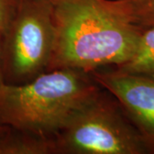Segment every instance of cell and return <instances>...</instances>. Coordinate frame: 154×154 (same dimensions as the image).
Returning a JSON list of instances; mask_svg holds the SVG:
<instances>
[{"label":"cell","instance_id":"1","mask_svg":"<svg viewBox=\"0 0 154 154\" xmlns=\"http://www.w3.org/2000/svg\"><path fill=\"white\" fill-rule=\"evenodd\" d=\"M54 46L47 71L91 73L117 67L137 47L143 28L124 21L106 0H54Z\"/></svg>","mask_w":154,"mask_h":154},{"label":"cell","instance_id":"2","mask_svg":"<svg viewBox=\"0 0 154 154\" xmlns=\"http://www.w3.org/2000/svg\"><path fill=\"white\" fill-rule=\"evenodd\" d=\"M101 89L90 73L46 71L28 82L0 87V125L53 137Z\"/></svg>","mask_w":154,"mask_h":154},{"label":"cell","instance_id":"3","mask_svg":"<svg viewBox=\"0 0 154 154\" xmlns=\"http://www.w3.org/2000/svg\"><path fill=\"white\" fill-rule=\"evenodd\" d=\"M56 154H151L119 102L101 88L53 136Z\"/></svg>","mask_w":154,"mask_h":154},{"label":"cell","instance_id":"4","mask_svg":"<svg viewBox=\"0 0 154 154\" xmlns=\"http://www.w3.org/2000/svg\"><path fill=\"white\" fill-rule=\"evenodd\" d=\"M55 40L52 2L18 0L1 34V68L6 84L28 82L47 71Z\"/></svg>","mask_w":154,"mask_h":154},{"label":"cell","instance_id":"5","mask_svg":"<svg viewBox=\"0 0 154 154\" xmlns=\"http://www.w3.org/2000/svg\"><path fill=\"white\" fill-rule=\"evenodd\" d=\"M96 83L112 94L154 153V77L116 69L91 73Z\"/></svg>","mask_w":154,"mask_h":154},{"label":"cell","instance_id":"6","mask_svg":"<svg viewBox=\"0 0 154 154\" xmlns=\"http://www.w3.org/2000/svg\"><path fill=\"white\" fill-rule=\"evenodd\" d=\"M0 154H56L54 140L5 126L0 133Z\"/></svg>","mask_w":154,"mask_h":154},{"label":"cell","instance_id":"7","mask_svg":"<svg viewBox=\"0 0 154 154\" xmlns=\"http://www.w3.org/2000/svg\"><path fill=\"white\" fill-rule=\"evenodd\" d=\"M114 68L125 73L154 77V25L143 28L132 57Z\"/></svg>","mask_w":154,"mask_h":154},{"label":"cell","instance_id":"8","mask_svg":"<svg viewBox=\"0 0 154 154\" xmlns=\"http://www.w3.org/2000/svg\"><path fill=\"white\" fill-rule=\"evenodd\" d=\"M110 10L124 21L141 28L154 25V0H106Z\"/></svg>","mask_w":154,"mask_h":154},{"label":"cell","instance_id":"9","mask_svg":"<svg viewBox=\"0 0 154 154\" xmlns=\"http://www.w3.org/2000/svg\"><path fill=\"white\" fill-rule=\"evenodd\" d=\"M18 0H0V33H4L16 11Z\"/></svg>","mask_w":154,"mask_h":154},{"label":"cell","instance_id":"10","mask_svg":"<svg viewBox=\"0 0 154 154\" xmlns=\"http://www.w3.org/2000/svg\"><path fill=\"white\" fill-rule=\"evenodd\" d=\"M5 84L4 77H3V73H2V68H1V33H0V87Z\"/></svg>","mask_w":154,"mask_h":154},{"label":"cell","instance_id":"11","mask_svg":"<svg viewBox=\"0 0 154 154\" xmlns=\"http://www.w3.org/2000/svg\"><path fill=\"white\" fill-rule=\"evenodd\" d=\"M5 126H2V125H0V133L3 131V129L5 128Z\"/></svg>","mask_w":154,"mask_h":154},{"label":"cell","instance_id":"12","mask_svg":"<svg viewBox=\"0 0 154 154\" xmlns=\"http://www.w3.org/2000/svg\"><path fill=\"white\" fill-rule=\"evenodd\" d=\"M48 1H51V2H53L54 0H48Z\"/></svg>","mask_w":154,"mask_h":154}]
</instances>
